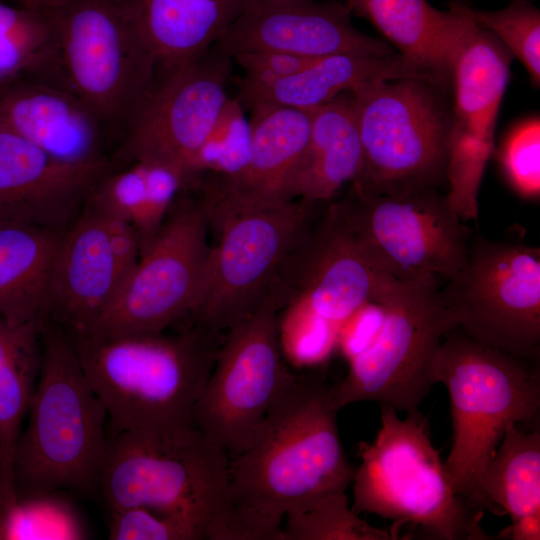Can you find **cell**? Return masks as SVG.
<instances>
[{
	"instance_id": "30bf717a",
	"label": "cell",
	"mask_w": 540,
	"mask_h": 540,
	"mask_svg": "<svg viewBox=\"0 0 540 540\" xmlns=\"http://www.w3.org/2000/svg\"><path fill=\"white\" fill-rule=\"evenodd\" d=\"M434 280L402 281L387 275L375 299L382 322L370 345L349 362L347 376L332 385V401L345 406L374 401L411 412L430 391V371L444 337L457 325Z\"/></svg>"
},
{
	"instance_id": "7402d4cb",
	"label": "cell",
	"mask_w": 540,
	"mask_h": 540,
	"mask_svg": "<svg viewBox=\"0 0 540 540\" xmlns=\"http://www.w3.org/2000/svg\"><path fill=\"white\" fill-rule=\"evenodd\" d=\"M121 277L101 213L85 203L65 230L50 289L47 319L68 335L90 333L113 302Z\"/></svg>"
},
{
	"instance_id": "e0dca14e",
	"label": "cell",
	"mask_w": 540,
	"mask_h": 540,
	"mask_svg": "<svg viewBox=\"0 0 540 540\" xmlns=\"http://www.w3.org/2000/svg\"><path fill=\"white\" fill-rule=\"evenodd\" d=\"M312 229L292 271L286 316L337 338L341 327L374 302L383 272L347 224L338 203Z\"/></svg>"
},
{
	"instance_id": "83f0119b",
	"label": "cell",
	"mask_w": 540,
	"mask_h": 540,
	"mask_svg": "<svg viewBox=\"0 0 540 540\" xmlns=\"http://www.w3.org/2000/svg\"><path fill=\"white\" fill-rule=\"evenodd\" d=\"M40 324L0 317V512L16 499L14 455L41 368Z\"/></svg>"
},
{
	"instance_id": "8d00e7d4",
	"label": "cell",
	"mask_w": 540,
	"mask_h": 540,
	"mask_svg": "<svg viewBox=\"0 0 540 540\" xmlns=\"http://www.w3.org/2000/svg\"><path fill=\"white\" fill-rule=\"evenodd\" d=\"M319 57H305L275 51H253L235 55L234 60L243 70L240 91L271 86L301 70Z\"/></svg>"
},
{
	"instance_id": "2e32d148",
	"label": "cell",
	"mask_w": 540,
	"mask_h": 540,
	"mask_svg": "<svg viewBox=\"0 0 540 540\" xmlns=\"http://www.w3.org/2000/svg\"><path fill=\"white\" fill-rule=\"evenodd\" d=\"M231 61L212 47L192 61L158 71L150 98L111 155L113 162L159 159L176 164L190 179L192 162L229 98Z\"/></svg>"
},
{
	"instance_id": "f35d334b",
	"label": "cell",
	"mask_w": 540,
	"mask_h": 540,
	"mask_svg": "<svg viewBox=\"0 0 540 540\" xmlns=\"http://www.w3.org/2000/svg\"><path fill=\"white\" fill-rule=\"evenodd\" d=\"M511 525L504 528L495 537L505 540H539L540 511L519 516L511 520Z\"/></svg>"
},
{
	"instance_id": "52a82bcc",
	"label": "cell",
	"mask_w": 540,
	"mask_h": 540,
	"mask_svg": "<svg viewBox=\"0 0 540 540\" xmlns=\"http://www.w3.org/2000/svg\"><path fill=\"white\" fill-rule=\"evenodd\" d=\"M218 239L211 247L195 325L229 330L286 285L312 231L316 205L301 200L233 208L202 202Z\"/></svg>"
},
{
	"instance_id": "ab89813d",
	"label": "cell",
	"mask_w": 540,
	"mask_h": 540,
	"mask_svg": "<svg viewBox=\"0 0 540 540\" xmlns=\"http://www.w3.org/2000/svg\"><path fill=\"white\" fill-rule=\"evenodd\" d=\"M21 6L34 10H53L67 4L71 0H16Z\"/></svg>"
},
{
	"instance_id": "7c38bea8",
	"label": "cell",
	"mask_w": 540,
	"mask_h": 540,
	"mask_svg": "<svg viewBox=\"0 0 540 540\" xmlns=\"http://www.w3.org/2000/svg\"><path fill=\"white\" fill-rule=\"evenodd\" d=\"M286 303V293L279 288L228 330L193 408L192 423L229 458L249 445L293 375L282 360L277 318Z\"/></svg>"
},
{
	"instance_id": "4dcf8cb0",
	"label": "cell",
	"mask_w": 540,
	"mask_h": 540,
	"mask_svg": "<svg viewBox=\"0 0 540 540\" xmlns=\"http://www.w3.org/2000/svg\"><path fill=\"white\" fill-rule=\"evenodd\" d=\"M59 491L16 496L0 513V540H81L88 530Z\"/></svg>"
},
{
	"instance_id": "d6986e66",
	"label": "cell",
	"mask_w": 540,
	"mask_h": 540,
	"mask_svg": "<svg viewBox=\"0 0 540 540\" xmlns=\"http://www.w3.org/2000/svg\"><path fill=\"white\" fill-rule=\"evenodd\" d=\"M113 165L62 162L0 125V223L66 230Z\"/></svg>"
},
{
	"instance_id": "484cf974",
	"label": "cell",
	"mask_w": 540,
	"mask_h": 540,
	"mask_svg": "<svg viewBox=\"0 0 540 540\" xmlns=\"http://www.w3.org/2000/svg\"><path fill=\"white\" fill-rule=\"evenodd\" d=\"M362 147L351 92L311 110L307 145L290 187V199L317 205L353 183Z\"/></svg>"
},
{
	"instance_id": "ffe728a7",
	"label": "cell",
	"mask_w": 540,
	"mask_h": 540,
	"mask_svg": "<svg viewBox=\"0 0 540 540\" xmlns=\"http://www.w3.org/2000/svg\"><path fill=\"white\" fill-rule=\"evenodd\" d=\"M0 125L70 164L107 160L109 147L115 149L102 122L76 94L40 79L19 77L0 86Z\"/></svg>"
},
{
	"instance_id": "5b68a950",
	"label": "cell",
	"mask_w": 540,
	"mask_h": 540,
	"mask_svg": "<svg viewBox=\"0 0 540 540\" xmlns=\"http://www.w3.org/2000/svg\"><path fill=\"white\" fill-rule=\"evenodd\" d=\"M380 408L375 439L358 445L352 510L393 520L396 532L409 524L430 539H495L480 524L481 510L453 488L426 417L415 410L401 419L393 406Z\"/></svg>"
},
{
	"instance_id": "603a6c76",
	"label": "cell",
	"mask_w": 540,
	"mask_h": 540,
	"mask_svg": "<svg viewBox=\"0 0 540 540\" xmlns=\"http://www.w3.org/2000/svg\"><path fill=\"white\" fill-rule=\"evenodd\" d=\"M346 5L398 47L400 55L451 85L452 59L470 19L466 4L455 0L448 11L427 0H347Z\"/></svg>"
},
{
	"instance_id": "f546056e",
	"label": "cell",
	"mask_w": 540,
	"mask_h": 540,
	"mask_svg": "<svg viewBox=\"0 0 540 540\" xmlns=\"http://www.w3.org/2000/svg\"><path fill=\"white\" fill-rule=\"evenodd\" d=\"M0 71L11 79L35 78L68 88L48 11L0 2Z\"/></svg>"
},
{
	"instance_id": "1f68e13d",
	"label": "cell",
	"mask_w": 540,
	"mask_h": 540,
	"mask_svg": "<svg viewBox=\"0 0 540 540\" xmlns=\"http://www.w3.org/2000/svg\"><path fill=\"white\" fill-rule=\"evenodd\" d=\"M281 540H394L383 530L362 520L348 503L346 492L328 494L287 511Z\"/></svg>"
},
{
	"instance_id": "60d3db41",
	"label": "cell",
	"mask_w": 540,
	"mask_h": 540,
	"mask_svg": "<svg viewBox=\"0 0 540 540\" xmlns=\"http://www.w3.org/2000/svg\"><path fill=\"white\" fill-rule=\"evenodd\" d=\"M9 80H11V78H9V77L6 76L3 72L0 71V86H2L3 84H5V83L8 82Z\"/></svg>"
},
{
	"instance_id": "9a60e30c",
	"label": "cell",
	"mask_w": 540,
	"mask_h": 540,
	"mask_svg": "<svg viewBox=\"0 0 540 540\" xmlns=\"http://www.w3.org/2000/svg\"><path fill=\"white\" fill-rule=\"evenodd\" d=\"M511 60L508 50L470 15L452 60L454 99L446 169V198L463 221L477 217L479 187L495 152V127Z\"/></svg>"
},
{
	"instance_id": "4fadbf2b",
	"label": "cell",
	"mask_w": 540,
	"mask_h": 540,
	"mask_svg": "<svg viewBox=\"0 0 540 540\" xmlns=\"http://www.w3.org/2000/svg\"><path fill=\"white\" fill-rule=\"evenodd\" d=\"M338 205L373 260L394 278L442 284L465 263L472 232L437 188L380 195L352 190Z\"/></svg>"
},
{
	"instance_id": "6da1fadb",
	"label": "cell",
	"mask_w": 540,
	"mask_h": 540,
	"mask_svg": "<svg viewBox=\"0 0 540 540\" xmlns=\"http://www.w3.org/2000/svg\"><path fill=\"white\" fill-rule=\"evenodd\" d=\"M332 385L292 375L249 445L229 458L228 495L242 540H281L288 510L346 492L355 468L337 428Z\"/></svg>"
},
{
	"instance_id": "9c48e42d",
	"label": "cell",
	"mask_w": 540,
	"mask_h": 540,
	"mask_svg": "<svg viewBox=\"0 0 540 540\" xmlns=\"http://www.w3.org/2000/svg\"><path fill=\"white\" fill-rule=\"evenodd\" d=\"M45 11L68 88L96 114L116 148L155 88L154 54L122 0H71Z\"/></svg>"
},
{
	"instance_id": "8fae6325",
	"label": "cell",
	"mask_w": 540,
	"mask_h": 540,
	"mask_svg": "<svg viewBox=\"0 0 540 540\" xmlns=\"http://www.w3.org/2000/svg\"><path fill=\"white\" fill-rule=\"evenodd\" d=\"M440 296L468 336L515 357L538 360V247L472 235L464 265L440 287Z\"/></svg>"
},
{
	"instance_id": "5bb4252c",
	"label": "cell",
	"mask_w": 540,
	"mask_h": 540,
	"mask_svg": "<svg viewBox=\"0 0 540 540\" xmlns=\"http://www.w3.org/2000/svg\"><path fill=\"white\" fill-rule=\"evenodd\" d=\"M181 193L159 231L141 250L134 271L88 334L163 332L194 310L211 249L209 220L200 201Z\"/></svg>"
},
{
	"instance_id": "4316f807",
	"label": "cell",
	"mask_w": 540,
	"mask_h": 540,
	"mask_svg": "<svg viewBox=\"0 0 540 540\" xmlns=\"http://www.w3.org/2000/svg\"><path fill=\"white\" fill-rule=\"evenodd\" d=\"M65 230L0 223V317L20 325L46 319L54 264Z\"/></svg>"
},
{
	"instance_id": "d590c367",
	"label": "cell",
	"mask_w": 540,
	"mask_h": 540,
	"mask_svg": "<svg viewBox=\"0 0 540 540\" xmlns=\"http://www.w3.org/2000/svg\"><path fill=\"white\" fill-rule=\"evenodd\" d=\"M111 540H200L203 531L193 523L172 514L143 506L108 512Z\"/></svg>"
},
{
	"instance_id": "74e56055",
	"label": "cell",
	"mask_w": 540,
	"mask_h": 540,
	"mask_svg": "<svg viewBox=\"0 0 540 540\" xmlns=\"http://www.w3.org/2000/svg\"><path fill=\"white\" fill-rule=\"evenodd\" d=\"M98 211L103 217L110 248L121 277L122 285L134 271L139 261L141 253L140 238L134 226L127 220L100 210Z\"/></svg>"
},
{
	"instance_id": "d6a6232c",
	"label": "cell",
	"mask_w": 540,
	"mask_h": 540,
	"mask_svg": "<svg viewBox=\"0 0 540 540\" xmlns=\"http://www.w3.org/2000/svg\"><path fill=\"white\" fill-rule=\"evenodd\" d=\"M252 149V128L239 98H228L206 140L198 150L190 180L201 174L230 178L247 165Z\"/></svg>"
},
{
	"instance_id": "8992f818",
	"label": "cell",
	"mask_w": 540,
	"mask_h": 540,
	"mask_svg": "<svg viewBox=\"0 0 540 540\" xmlns=\"http://www.w3.org/2000/svg\"><path fill=\"white\" fill-rule=\"evenodd\" d=\"M430 376L450 397L453 441L446 470L455 491L475 507L477 480L506 429L539 416V367L457 327L441 342Z\"/></svg>"
},
{
	"instance_id": "44dd1931",
	"label": "cell",
	"mask_w": 540,
	"mask_h": 540,
	"mask_svg": "<svg viewBox=\"0 0 540 540\" xmlns=\"http://www.w3.org/2000/svg\"><path fill=\"white\" fill-rule=\"evenodd\" d=\"M250 109L252 149L246 167L204 186L207 202L233 208L290 201V187L305 151L311 111L263 100L242 102Z\"/></svg>"
},
{
	"instance_id": "cb8c5ba5",
	"label": "cell",
	"mask_w": 540,
	"mask_h": 540,
	"mask_svg": "<svg viewBox=\"0 0 540 540\" xmlns=\"http://www.w3.org/2000/svg\"><path fill=\"white\" fill-rule=\"evenodd\" d=\"M122 2L161 71L205 54L237 20L250 0Z\"/></svg>"
},
{
	"instance_id": "ac0fdd59",
	"label": "cell",
	"mask_w": 540,
	"mask_h": 540,
	"mask_svg": "<svg viewBox=\"0 0 540 540\" xmlns=\"http://www.w3.org/2000/svg\"><path fill=\"white\" fill-rule=\"evenodd\" d=\"M347 5L315 0H250L213 47L223 55L275 51L305 57L388 56L393 49L359 31Z\"/></svg>"
},
{
	"instance_id": "ba28073f",
	"label": "cell",
	"mask_w": 540,
	"mask_h": 540,
	"mask_svg": "<svg viewBox=\"0 0 540 540\" xmlns=\"http://www.w3.org/2000/svg\"><path fill=\"white\" fill-rule=\"evenodd\" d=\"M447 88L405 78L364 85L352 93L362 165L352 190L400 194L446 181L451 105Z\"/></svg>"
},
{
	"instance_id": "7a4b0ae2",
	"label": "cell",
	"mask_w": 540,
	"mask_h": 540,
	"mask_svg": "<svg viewBox=\"0 0 540 540\" xmlns=\"http://www.w3.org/2000/svg\"><path fill=\"white\" fill-rule=\"evenodd\" d=\"M214 336L197 325L178 334L68 335L110 434L192 423L219 349Z\"/></svg>"
},
{
	"instance_id": "836d02e7",
	"label": "cell",
	"mask_w": 540,
	"mask_h": 540,
	"mask_svg": "<svg viewBox=\"0 0 540 540\" xmlns=\"http://www.w3.org/2000/svg\"><path fill=\"white\" fill-rule=\"evenodd\" d=\"M476 24L489 31L526 69L531 83L540 84V11L528 0H511L495 11L469 7Z\"/></svg>"
},
{
	"instance_id": "3957f363",
	"label": "cell",
	"mask_w": 540,
	"mask_h": 540,
	"mask_svg": "<svg viewBox=\"0 0 540 540\" xmlns=\"http://www.w3.org/2000/svg\"><path fill=\"white\" fill-rule=\"evenodd\" d=\"M227 452L193 423L107 437L98 494L108 512L143 506L179 516L206 540H242L228 495Z\"/></svg>"
},
{
	"instance_id": "f1b7e54d",
	"label": "cell",
	"mask_w": 540,
	"mask_h": 540,
	"mask_svg": "<svg viewBox=\"0 0 540 540\" xmlns=\"http://www.w3.org/2000/svg\"><path fill=\"white\" fill-rule=\"evenodd\" d=\"M477 509L504 512L512 519L540 511V432L510 425L477 480Z\"/></svg>"
},
{
	"instance_id": "d4e9b609",
	"label": "cell",
	"mask_w": 540,
	"mask_h": 540,
	"mask_svg": "<svg viewBox=\"0 0 540 540\" xmlns=\"http://www.w3.org/2000/svg\"><path fill=\"white\" fill-rule=\"evenodd\" d=\"M405 78L446 86L437 76L399 53L382 57L339 53L316 58L271 86L240 91L239 100H263L311 111L369 83Z\"/></svg>"
},
{
	"instance_id": "e575fe53",
	"label": "cell",
	"mask_w": 540,
	"mask_h": 540,
	"mask_svg": "<svg viewBox=\"0 0 540 540\" xmlns=\"http://www.w3.org/2000/svg\"><path fill=\"white\" fill-rule=\"evenodd\" d=\"M497 160L514 192L528 200L540 195V121L538 116L522 120L506 134Z\"/></svg>"
},
{
	"instance_id": "277c9868",
	"label": "cell",
	"mask_w": 540,
	"mask_h": 540,
	"mask_svg": "<svg viewBox=\"0 0 540 540\" xmlns=\"http://www.w3.org/2000/svg\"><path fill=\"white\" fill-rule=\"evenodd\" d=\"M42 362L14 455L16 496L70 489L98 493L106 449V408L67 333L41 320Z\"/></svg>"
}]
</instances>
